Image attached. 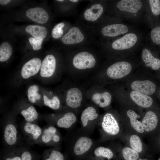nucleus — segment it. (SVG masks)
Masks as SVG:
<instances>
[{
  "label": "nucleus",
  "instance_id": "25",
  "mask_svg": "<svg viewBox=\"0 0 160 160\" xmlns=\"http://www.w3.org/2000/svg\"><path fill=\"white\" fill-rule=\"evenodd\" d=\"M21 146L6 148L3 152L1 160H21Z\"/></svg>",
  "mask_w": 160,
  "mask_h": 160
},
{
  "label": "nucleus",
  "instance_id": "30",
  "mask_svg": "<svg viewBox=\"0 0 160 160\" xmlns=\"http://www.w3.org/2000/svg\"><path fill=\"white\" fill-rule=\"evenodd\" d=\"M21 160H40L41 157L38 153L26 146H21Z\"/></svg>",
  "mask_w": 160,
  "mask_h": 160
},
{
  "label": "nucleus",
  "instance_id": "28",
  "mask_svg": "<svg viewBox=\"0 0 160 160\" xmlns=\"http://www.w3.org/2000/svg\"><path fill=\"white\" fill-rule=\"evenodd\" d=\"M20 114L24 117L25 121L37 123L36 121L38 118V114L35 108L32 106H30L22 110Z\"/></svg>",
  "mask_w": 160,
  "mask_h": 160
},
{
  "label": "nucleus",
  "instance_id": "32",
  "mask_svg": "<svg viewBox=\"0 0 160 160\" xmlns=\"http://www.w3.org/2000/svg\"><path fill=\"white\" fill-rule=\"evenodd\" d=\"M43 99L45 105L54 110H57L60 108L61 102L57 96H55L51 99H49L44 95H43Z\"/></svg>",
  "mask_w": 160,
  "mask_h": 160
},
{
  "label": "nucleus",
  "instance_id": "27",
  "mask_svg": "<svg viewBox=\"0 0 160 160\" xmlns=\"http://www.w3.org/2000/svg\"><path fill=\"white\" fill-rule=\"evenodd\" d=\"M25 31L34 37L44 39L47 35L46 28L43 26L30 25L25 28Z\"/></svg>",
  "mask_w": 160,
  "mask_h": 160
},
{
  "label": "nucleus",
  "instance_id": "24",
  "mask_svg": "<svg viewBox=\"0 0 160 160\" xmlns=\"http://www.w3.org/2000/svg\"><path fill=\"white\" fill-rule=\"evenodd\" d=\"M158 122V118L156 114L153 112L149 111L145 114L142 123L144 130L149 132L156 128Z\"/></svg>",
  "mask_w": 160,
  "mask_h": 160
},
{
  "label": "nucleus",
  "instance_id": "33",
  "mask_svg": "<svg viewBox=\"0 0 160 160\" xmlns=\"http://www.w3.org/2000/svg\"><path fill=\"white\" fill-rule=\"evenodd\" d=\"M39 87L36 85H33L28 88L27 96L29 101L31 103H35L41 98V95L38 93Z\"/></svg>",
  "mask_w": 160,
  "mask_h": 160
},
{
  "label": "nucleus",
  "instance_id": "8",
  "mask_svg": "<svg viewBox=\"0 0 160 160\" xmlns=\"http://www.w3.org/2000/svg\"><path fill=\"white\" fill-rule=\"evenodd\" d=\"M86 31L79 25H75L71 27L62 37L63 43L68 45H75L82 44L88 37Z\"/></svg>",
  "mask_w": 160,
  "mask_h": 160
},
{
  "label": "nucleus",
  "instance_id": "7",
  "mask_svg": "<svg viewBox=\"0 0 160 160\" xmlns=\"http://www.w3.org/2000/svg\"><path fill=\"white\" fill-rule=\"evenodd\" d=\"M77 113L66 110L62 115L52 114L51 119L47 120L49 125L66 129L68 131L75 128L78 119Z\"/></svg>",
  "mask_w": 160,
  "mask_h": 160
},
{
  "label": "nucleus",
  "instance_id": "3",
  "mask_svg": "<svg viewBox=\"0 0 160 160\" xmlns=\"http://www.w3.org/2000/svg\"><path fill=\"white\" fill-rule=\"evenodd\" d=\"M86 89L72 83L66 94L65 104L67 110L81 113L87 103L85 95Z\"/></svg>",
  "mask_w": 160,
  "mask_h": 160
},
{
  "label": "nucleus",
  "instance_id": "42",
  "mask_svg": "<svg viewBox=\"0 0 160 160\" xmlns=\"http://www.w3.org/2000/svg\"><path fill=\"white\" fill-rule=\"evenodd\" d=\"M56 1H59V2H63V1H64V0H56Z\"/></svg>",
  "mask_w": 160,
  "mask_h": 160
},
{
  "label": "nucleus",
  "instance_id": "31",
  "mask_svg": "<svg viewBox=\"0 0 160 160\" xmlns=\"http://www.w3.org/2000/svg\"><path fill=\"white\" fill-rule=\"evenodd\" d=\"M12 50L11 45L7 42H3L0 46V61L4 62L11 56Z\"/></svg>",
  "mask_w": 160,
  "mask_h": 160
},
{
  "label": "nucleus",
  "instance_id": "40",
  "mask_svg": "<svg viewBox=\"0 0 160 160\" xmlns=\"http://www.w3.org/2000/svg\"><path fill=\"white\" fill-rule=\"evenodd\" d=\"M11 0H0V4L3 5H4L7 4L9 3Z\"/></svg>",
  "mask_w": 160,
  "mask_h": 160
},
{
  "label": "nucleus",
  "instance_id": "35",
  "mask_svg": "<svg viewBox=\"0 0 160 160\" xmlns=\"http://www.w3.org/2000/svg\"><path fill=\"white\" fill-rule=\"evenodd\" d=\"M130 144L132 149L138 153H140L143 148L142 144L140 137L135 135H132L130 138Z\"/></svg>",
  "mask_w": 160,
  "mask_h": 160
},
{
  "label": "nucleus",
  "instance_id": "6",
  "mask_svg": "<svg viewBox=\"0 0 160 160\" xmlns=\"http://www.w3.org/2000/svg\"><path fill=\"white\" fill-rule=\"evenodd\" d=\"M100 87L97 84H91L86 89V96L87 100L98 107L104 108L111 104L112 96L108 92L101 91Z\"/></svg>",
  "mask_w": 160,
  "mask_h": 160
},
{
  "label": "nucleus",
  "instance_id": "17",
  "mask_svg": "<svg viewBox=\"0 0 160 160\" xmlns=\"http://www.w3.org/2000/svg\"><path fill=\"white\" fill-rule=\"evenodd\" d=\"M131 87L133 90L148 95L154 93L156 86L153 82L150 80H136L132 82Z\"/></svg>",
  "mask_w": 160,
  "mask_h": 160
},
{
  "label": "nucleus",
  "instance_id": "18",
  "mask_svg": "<svg viewBox=\"0 0 160 160\" xmlns=\"http://www.w3.org/2000/svg\"><path fill=\"white\" fill-rule=\"evenodd\" d=\"M25 15L32 21L40 24L45 23L49 18L47 12L42 8L39 7L28 9L26 11Z\"/></svg>",
  "mask_w": 160,
  "mask_h": 160
},
{
  "label": "nucleus",
  "instance_id": "37",
  "mask_svg": "<svg viewBox=\"0 0 160 160\" xmlns=\"http://www.w3.org/2000/svg\"><path fill=\"white\" fill-rule=\"evenodd\" d=\"M149 4L152 13L155 15L160 14V1L159 0H149Z\"/></svg>",
  "mask_w": 160,
  "mask_h": 160
},
{
  "label": "nucleus",
  "instance_id": "13",
  "mask_svg": "<svg viewBox=\"0 0 160 160\" xmlns=\"http://www.w3.org/2000/svg\"><path fill=\"white\" fill-rule=\"evenodd\" d=\"M104 8L101 4H92L85 9L82 15L83 19L89 23L96 22L102 15Z\"/></svg>",
  "mask_w": 160,
  "mask_h": 160
},
{
  "label": "nucleus",
  "instance_id": "1",
  "mask_svg": "<svg viewBox=\"0 0 160 160\" xmlns=\"http://www.w3.org/2000/svg\"><path fill=\"white\" fill-rule=\"evenodd\" d=\"M65 139L66 151L70 159L86 160L99 143L98 140L80 129L68 131Z\"/></svg>",
  "mask_w": 160,
  "mask_h": 160
},
{
  "label": "nucleus",
  "instance_id": "11",
  "mask_svg": "<svg viewBox=\"0 0 160 160\" xmlns=\"http://www.w3.org/2000/svg\"><path fill=\"white\" fill-rule=\"evenodd\" d=\"M97 125L100 126L101 130L109 135L115 136L119 131V127L117 120L109 113L105 114L101 119L100 118Z\"/></svg>",
  "mask_w": 160,
  "mask_h": 160
},
{
  "label": "nucleus",
  "instance_id": "19",
  "mask_svg": "<svg viewBox=\"0 0 160 160\" xmlns=\"http://www.w3.org/2000/svg\"><path fill=\"white\" fill-rule=\"evenodd\" d=\"M128 28L125 25L122 24H113L104 27L101 30V33L104 36L113 37L126 33Z\"/></svg>",
  "mask_w": 160,
  "mask_h": 160
},
{
  "label": "nucleus",
  "instance_id": "36",
  "mask_svg": "<svg viewBox=\"0 0 160 160\" xmlns=\"http://www.w3.org/2000/svg\"><path fill=\"white\" fill-rule=\"evenodd\" d=\"M65 26V24L63 22L60 23L55 25L52 31V37L55 39H58L62 37L63 34V28Z\"/></svg>",
  "mask_w": 160,
  "mask_h": 160
},
{
  "label": "nucleus",
  "instance_id": "26",
  "mask_svg": "<svg viewBox=\"0 0 160 160\" xmlns=\"http://www.w3.org/2000/svg\"><path fill=\"white\" fill-rule=\"evenodd\" d=\"M142 58L146 65L153 70H157L160 68V60L153 57L150 52L144 49L142 53Z\"/></svg>",
  "mask_w": 160,
  "mask_h": 160
},
{
  "label": "nucleus",
  "instance_id": "15",
  "mask_svg": "<svg viewBox=\"0 0 160 160\" xmlns=\"http://www.w3.org/2000/svg\"><path fill=\"white\" fill-rule=\"evenodd\" d=\"M56 67V60L54 55H47L43 60L41 65L40 74L43 77H49L54 73Z\"/></svg>",
  "mask_w": 160,
  "mask_h": 160
},
{
  "label": "nucleus",
  "instance_id": "2",
  "mask_svg": "<svg viewBox=\"0 0 160 160\" xmlns=\"http://www.w3.org/2000/svg\"><path fill=\"white\" fill-rule=\"evenodd\" d=\"M97 56L93 52L83 50L72 54L71 66L72 78L83 77L97 70Z\"/></svg>",
  "mask_w": 160,
  "mask_h": 160
},
{
  "label": "nucleus",
  "instance_id": "12",
  "mask_svg": "<svg viewBox=\"0 0 160 160\" xmlns=\"http://www.w3.org/2000/svg\"><path fill=\"white\" fill-rule=\"evenodd\" d=\"M132 69V66L128 62L120 61L110 65L107 69L108 76L113 79L122 78L128 75Z\"/></svg>",
  "mask_w": 160,
  "mask_h": 160
},
{
  "label": "nucleus",
  "instance_id": "5",
  "mask_svg": "<svg viewBox=\"0 0 160 160\" xmlns=\"http://www.w3.org/2000/svg\"><path fill=\"white\" fill-rule=\"evenodd\" d=\"M3 140L6 148L20 146L21 137L15 119L6 120L3 122Z\"/></svg>",
  "mask_w": 160,
  "mask_h": 160
},
{
  "label": "nucleus",
  "instance_id": "16",
  "mask_svg": "<svg viewBox=\"0 0 160 160\" xmlns=\"http://www.w3.org/2000/svg\"><path fill=\"white\" fill-rule=\"evenodd\" d=\"M41 61L38 58H34L29 60L23 66L21 75L23 78L27 79L37 74L40 69Z\"/></svg>",
  "mask_w": 160,
  "mask_h": 160
},
{
  "label": "nucleus",
  "instance_id": "41",
  "mask_svg": "<svg viewBox=\"0 0 160 160\" xmlns=\"http://www.w3.org/2000/svg\"><path fill=\"white\" fill-rule=\"evenodd\" d=\"M70 1L75 3H77L79 1V0H70Z\"/></svg>",
  "mask_w": 160,
  "mask_h": 160
},
{
  "label": "nucleus",
  "instance_id": "21",
  "mask_svg": "<svg viewBox=\"0 0 160 160\" xmlns=\"http://www.w3.org/2000/svg\"><path fill=\"white\" fill-rule=\"evenodd\" d=\"M116 6L121 10L136 13L141 8L142 4L139 0H122L117 3Z\"/></svg>",
  "mask_w": 160,
  "mask_h": 160
},
{
  "label": "nucleus",
  "instance_id": "29",
  "mask_svg": "<svg viewBox=\"0 0 160 160\" xmlns=\"http://www.w3.org/2000/svg\"><path fill=\"white\" fill-rule=\"evenodd\" d=\"M130 119V124L132 127L137 132L143 133L144 129L142 123L137 120L138 115L134 111L132 110H128L127 113Z\"/></svg>",
  "mask_w": 160,
  "mask_h": 160
},
{
  "label": "nucleus",
  "instance_id": "20",
  "mask_svg": "<svg viewBox=\"0 0 160 160\" xmlns=\"http://www.w3.org/2000/svg\"><path fill=\"white\" fill-rule=\"evenodd\" d=\"M97 145L86 160H102L103 158L109 160L113 157V153L110 149Z\"/></svg>",
  "mask_w": 160,
  "mask_h": 160
},
{
  "label": "nucleus",
  "instance_id": "10",
  "mask_svg": "<svg viewBox=\"0 0 160 160\" xmlns=\"http://www.w3.org/2000/svg\"><path fill=\"white\" fill-rule=\"evenodd\" d=\"M21 128L27 143L29 145L38 144L43 129L37 123L25 121L22 124Z\"/></svg>",
  "mask_w": 160,
  "mask_h": 160
},
{
  "label": "nucleus",
  "instance_id": "38",
  "mask_svg": "<svg viewBox=\"0 0 160 160\" xmlns=\"http://www.w3.org/2000/svg\"><path fill=\"white\" fill-rule=\"evenodd\" d=\"M43 39L34 37H30L28 39L29 42L34 50H39L41 49Z\"/></svg>",
  "mask_w": 160,
  "mask_h": 160
},
{
  "label": "nucleus",
  "instance_id": "14",
  "mask_svg": "<svg viewBox=\"0 0 160 160\" xmlns=\"http://www.w3.org/2000/svg\"><path fill=\"white\" fill-rule=\"evenodd\" d=\"M137 38L133 33H129L116 40L111 44L112 48L116 50H121L129 49L136 43Z\"/></svg>",
  "mask_w": 160,
  "mask_h": 160
},
{
  "label": "nucleus",
  "instance_id": "43",
  "mask_svg": "<svg viewBox=\"0 0 160 160\" xmlns=\"http://www.w3.org/2000/svg\"><path fill=\"white\" fill-rule=\"evenodd\" d=\"M138 160H147L146 159H138Z\"/></svg>",
  "mask_w": 160,
  "mask_h": 160
},
{
  "label": "nucleus",
  "instance_id": "23",
  "mask_svg": "<svg viewBox=\"0 0 160 160\" xmlns=\"http://www.w3.org/2000/svg\"><path fill=\"white\" fill-rule=\"evenodd\" d=\"M130 97L133 101L139 106L144 108L151 106L153 102L150 96L135 90L130 93Z\"/></svg>",
  "mask_w": 160,
  "mask_h": 160
},
{
  "label": "nucleus",
  "instance_id": "39",
  "mask_svg": "<svg viewBox=\"0 0 160 160\" xmlns=\"http://www.w3.org/2000/svg\"><path fill=\"white\" fill-rule=\"evenodd\" d=\"M151 36L153 42L160 44V26L156 27L152 30Z\"/></svg>",
  "mask_w": 160,
  "mask_h": 160
},
{
  "label": "nucleus",
  "instance_id": "9",
  "mask_svg": "<svg viewBox=\"0 0 160 160\" xmlns=\"http://www.w3.org/2000/svg\"><path fill=\"white\" fill-rule=\"evenodd\" d=\"M61 140V136L58 130L55 126L49 125L43 129L38 144L60 148Z\"/></svg>",
  "mask_w": 160,
  "mask_h": 160
},
{
  "label": "nucleus",
  "instance_id": "22",
  "mask_svg": "<svg viewBox=\"0 0 160 160\" xmlns=\"http://www.w3.org/2000/svg\"><path fill=\"white\" fill-rule=\"evenodd\" d=\"M60 149L53 147L45 150L42 154V160H69L68 156L63 153Z\"/></svg>",
  "mask_w": 160,
  "mask_h": 160
},
{
  "label": "nucleus",
  "instance_id": "34",
  "mask_svg": "<svg viewBox=\"0 0 160 160\" xmlns=\"http://www.w3.org/2000/svg\"><path fill=\"white\" fill-rule=\"evenodd\" d=\"M122 153L125 160H137L139 157L138 152L129 147H125L122 150Z\"/></svg>",
  "mask_w": 160,
  "mask_h": 160
},
{
  "label": "nucleus",
  "instance_id": "4",
  "mask_svg": "<svg viewBox=\"0 0 160 160\" xmlns=\"http://www.w3.org/2000/svg\"><path fill=\"white\" fill-rule=\"evenodd\" d=\"M98 107L92 103H87L81 112L79 128L91 135L97 126L100 118Z\"/></svg>",
  "mask_w": 160,
  "mask_h": 160
},
{
  "label": "nucleus",
  "instance_id": "44",
  "mask_svg": "<svg viewBox=\"0 0 160 160\" xmlns=\"http://www.w3.org/2000/svg\"><path fill=\"white\" fill-rule=\"evenodd\" d=\"M159 160H160V158L159 159Z\"/></svg>",
  "mask_w": 160,
  "mask_h": 160
}]
</instances>
